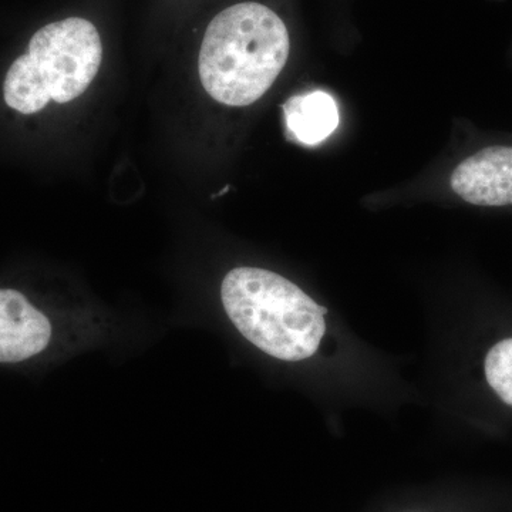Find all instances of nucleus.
Listing matches in <instances>:
<instances>
[{
  "label": "nucleus",
  "instance_id": "obj_3",
  "mask_svg": "<svg viewBox=\"0 0 512 512\" xmlns=\"http://www.w3.org/2000/svg\"><path fill=\"white\" fill-rule=\"evenodd\" d=\"M103 46L89 20L69 18L37 30L28 52L13 62L3 83L10 109L33 114L50 101L69 103L86 92L99 73Z\"/></svg>",
  "mask_w": 512,
  "mask_h": 512
},
{
  "label": "nucleus",
  "instance_id": "obj_4",
  "mask_svg": "<svg viewBox=\"0 0 512 512\" xmlns=\"http://www.w3.org/2000/svg\"><path fill=\"white\" fill-rule=\"evenodd\" d=\"M448 183L473 207L512 208V143L477 146L454 165Z\"/></svg>",
  "mask_w": 512,
  "mask_h": 512
},
{
  "label": "nucleus",
  "instance_id": "obj_6",
  "mask_svg": "<svg viewBox=\"0 0 512 512\" xmlns=\"http://www.w3.org/2000/svg\"><path fill=\"white\" fill-rule=\"evenodd\" d=\"M286 128L296 141L316 146L339 127V109L330 94L315 90L298 94L284 106Z\"/></svg>",
  "mask_w": 512,
  "mask_h": 512
},
{
  "label": "nucleus",
  "instance_id": "obj_5",
  "mask_svg": "<svg viewBox=\"0 0 512 512\" xmlns=\"http://www.w3.org/2000/svg\"><path fill=\"white\" fill-rule=\"evenodd\" d=\"M52 338L50 320L15 289H0V363L25 362Z\"/></svg>",
  "mask_w": 512,
  "mask_h": 512
},
{
  "label": "nucleus",
  "instance_id": "obj_2",
  "mask_svg": "<svg viewBox=\"0 0 512 512\" xmlns=\"http://www.w3.org/2000/svg\"><path fill=\"white\" fill-rule=\"evenodd\" d=\"M221 299L239 333L275 359H309L325 336L328 311L275 272L232 269L222 281Z\"/></svg>",
  "mask_w": 512,
  "mask_h": 512
},
{
  "label": "nucleus",
  "instance_id": "obj_1",
  "mask_svg": "<svg viewBox=\"0 0 512 512\" xmlns=\"http://www.w3.org/2000/svg\"><path fill=\"white\" fill-rule=\"evenodd\" d=\"M289 53L288 28L274 10L256 2L229 6L211 20L202 39V86L224 106H251L271 89Z\"/></svg>",
  "mask_w": 512,
  "mask_h": 512
}]
</instances>
